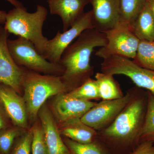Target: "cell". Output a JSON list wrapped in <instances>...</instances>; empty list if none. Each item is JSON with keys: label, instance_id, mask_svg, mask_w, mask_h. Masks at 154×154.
<instances>
[{"label": "cell", "instance_id": "obj_1", "mask_svg": "<svg viewBox=\"0 0 154 154\" xmlns=\"http://www.w3.org/2000/svg\"><path fill=\"white\" fill-rule=\"evenodd\" d=\"M107 42L103 32L95 29H88L67 48L59 63L64 70L61 79L67 91L79 87L94 74L91 54L96 48L105 46Z\"/></svg>", "mask_w": 154, "mask_h": 154}, {"label": "cell", "instance_id": "obj_2", "mask_svg": "<svg viewBox=\"0 0 154 154\" xmlns=\"http://www.w3.org/2000/svg\"><path fill=\"white\" fill-rule=\"evenodd\" d=\"M148 91L136 86L134 95L115 120L97 131V139L119 149H131L140 142L147 104Z\"/></svg>", "mask_w": 154, "mask_h": 154}, {"label": "cell", "instance_id": "obj_3", "mask_svg": "<svg viewBox=\"0 0 154 154\" xmlns=\"http://www.w3.org/2000/svg\"><path fill=\"white\" fill-rule=\"evenodd\" d=\"M47 15V9L41 5L36 6V11L33 13L28 12L23 6L15 7L7 13L4 27L9 34L12 33L32 42L43 56L49 40L42 33Z\"/></svg>", "mask_w": 154, "mask_h": 154}, {"label": "cell", "instance_id": "obj_4", "mask_svg": "<svg viewBox=\"0 0 154 154\" xmlns=\"http://www.w3.org/2000/svg\"><path fill=\"white\" fill-rule=\"evenodd\" d=\"M23 88L28 115L32 120L36 119L48 98L67 91L61 77L43 75L36 72H26Z\"/></svg>", "mask_w": 154, "mask_h": 154}, {"label": "cell", "instance_id": "obj_5", "mask_svg": "<svg viewBox=\"0 0 154 154\" xmlns=\"http://www.w3.org/2000/svg\"><path fill=\"white\" fill-rule=\"evenodd\" d=\"M8 46L11 57L19 66L49 74H63L61 65L48 60L29 40L19 36L17 39H8Z\"/></svg>", "mask_w": 154, "mask_h": 154}, {"label": "cell", "instance_id": "obj_6", "mask_svg": "<svg viewBox=\"0 0 154 154\" xmlns=\"http://www.w3.org/2000/svg\"><path fill=\"white\" fill-rule=\"evenodd\" d=\"M101 70L102 72L113 75L126 76L136 87L147 90L154 96V70L142 67L132 60L118 55L103 59Z\"/></svg>", "mask_w": 154, "mask_h": 154}, {"label": "cell", "instance_id": "obj_7", "mask_svg": "<svg viewBox=\"0 0 154 154\" xmlns=\"http://www.w3.org/2000/svg\"><path fill=\"white\" fill-rule=\"evenodd\" d=\"M104 33L107 43L96 51V56L103 59L111 55L120 56L131 60L134 58L140 40L128 26L119 22Z\"/></svg>", "mask_w": 154, "mask_h": 154}, {"label": "cell", "instance_id": "obj_8", "mask_svg": "<svg viewBox=\"0 0 154 154\" xmlns=\"http://www.w3.org/2000/svg\"><path fill=\"white\" fill-rule=\"evenodd\" d=\"M135 89L136 87L130 88L120 99L102 100L96 103L83 116L81 120L97 131L106 128L113 122L131 100Z\"/></svg>", "mask_w": 154, "mask_h": 154}, {"label": "cell", "instance_id": "obj_9", "mask_svg": "<svg viewBox=\"0 0 154 154\" xmlns=\"http://www.w3.org/2000/svg\"><path fill=\"white\" fill-rule=\"evenodd\" d=\"M90 29H95L91 10L83 13L68 30L63 33L58 31L53 38L48 40L43 56L51 62L59 63L67 48L84 31Z\"/></svg>", "mask_w": 154, "mask_h": 154}, {"label": "cell", "instance_id": "obj_10", "mask_svg": "<svg viewBox=\"0 0 154 154\" xmlns=\"http://www.w3.org/2000/svg\"><path fill=\"white\" fill-rule=\"evenodd\" d=\"M9 33L0 26V83L9 86L17 93L23 88L26 71L15 63L9 52L8 40Z\"/></svg>", "mask_w": 154, "mask_h": 154}, {"label": "cell", "instance_id": "obj_11", "mask_svg": "<svg viewBox=\"0 0 154 154\" xmlns=\"http://www.w3.org/2000/svg\"><path fill=\"white\" fill-rule=\"evenodd\" d=\"M0 101L15 126L22 129L28 127V115L24 98L11 87L0 83Z\"/></svg>", "mask_w": 154, "mask_h": 154}, {"label": "cell", "instance_id": "obj_12", "mask_svg": "<svg viewBox=\"0 0 154 154\" xmlns=\"http://www.w3.org/2000/svg\"><path fill=\"white\" fill-rule=\"evenodd\" d=\"M92 6L94 27L106 32L119 23L120 0H88Z\"/></svg>", "mask_w": 154, "mask_h": 154}, {"label": "cell", "instance_id": "obj_13", "mask_svg": "<svg viewBox=\"0 0 154 154\" xmlns=\"http://www.w3.org/2000/svg\"><path fill=\"white\" fill-rule=\"evenodd\" d=\"M97 102L69 96L67 93L57 95L53 104L54 111L61 122L73 118H81Z\"/></svg>", "mask_w": 154, "mask_h": 154}, {"label": "cell", "instance_id": "obj_14", "mask_svg": "<svg viewBox=\"0 0 154 154\" xmlns=\"http://www.w3.org/2000/svg\"><path fill=\"white\" fill-rule=\"evenodd\" d=\"M38 113L48 154H70L62 140L59 131L48 108L46 106H42Z\"/></svg>", "mask_w": 154, "mask_h": 154}, {"label": "cell", "instance_id": "obj_15", "mask_svg": "<svg viewBox=\"0 0 154 154\" xmlns=\"http://www.w3.org/2000/svg\"><path fill=\"white\" fill-rule=\"evenodd\" d=\"M51 14L62 20L63 32L68 30L83 14L88 0H47Z\"/></svg>", "mask_w": 154, "mask_h": 154}, {"label": "cell", "instance_id": "obj_16", "mask_svg": "<svg viewBox=\"0 0 154 154\" xmlns=\"http://www.w3.org/2000/svg\"><path fill=\"white\" fill-rule=\"evenodd\" d=\"M59 131L60 134L79 143H91L97 139V131L84 123L81 118L62 122Z\"/></svg>", "mask_w": 154, "mask_h": 154}, {"label": "cell", "instance_id": "obj_17", "mask_svg": "<svg viewBox=\"0 0 154 154\" xmlns=\"http://www.w3.org/2000/svg\"><path fill=\"white\" fill-rule=\"evenodd\" d=\"M130 28L140 40L154 41V16L147 2Z\"/></svg>", "mask_w": 154, "mask_h": 154}, {"label": "cell", "instance_id": "obj_18", "mask_svg": "<svg viewBox=\"0 0 154 154\" xmlns=\"http://www.w3.org/2000/svg\"><path fill=\"white\" fill-rule=\"evenodd\" d=\"M100 98L104 100L120 99L123 95L120 85L113 75L105 73L97 72L95 75Z\"/></svg>", "mask_w": 154, "mask_h": 154}, {"label": "cell", "instance_id": "obj_19", "mask_svg": "<svg viewBox=\"0 0 154 154\" xmlns=\"http://www.w3.org/2000/svg\"><path fill=\"white\" fill-rule=\"evenodd\" d=\"M147 0H120L119 22L130 27Z\"/></svg>", "mask_w": 154, "mask_h": 154}, {"label": "cell", "instance_id": "obj_20", "mask_svg": "<svg viewBox=\"0 0 154 154\" xmlns=\"http://www.w3.org/2000/svg\"><path fill=\"white\" fill-rule=\"evenodd\" d=\"M133 61L138 65L154 70V41L140 40Z\"/></svg>", "mask_w": 154, "mask_h": 154}, {"label": "cell", "instance_id": "obj_21", "mask_svg": "<svg viewBox=\"0 0 154 154\" xmlns=\"http://www.w3.org/2000/svg\"><path fill=\"white\" fill-rule=\"evenodd\" d=\"M150 141L154 143V96L148 92L147 104L140 141Z\"/></svg>", "mask_w": 154, "mask_h": 154}, {"label": "cell", "instance_id": "obj_22", "mask_svg": "<svg viewBox=\"0 0 154 154\" xmlns=\"http://www.w3.org/2000/svg\"><path fill=\"white\" fill-rule=\"evenodd\" d=\"M64 142L70 154H109L97 140L91 143L82 144L66 138Z\"/></svg>", "mask_w": 154, "mask_h": 154}, {"label": "cell", "instance_id": "obj_23", "mask_svg": "<svg viewBox=\"0 0 154 154\" xmlns=\"http://www.w3.org/2000/svg\"><path fill=\"white\" fill-rule=\"evenodd\" d=\"M67 93L72 97L88 101L101 99L96 80L91 78L79 87Z\"/></svg>", "mask_w": 154, "mask_h": 154}, {"label": "cell", "instance_id": "obj_24", "mask_svg": "<svg viewBox=\"0 0 154 154\" xmlns=\"http://www.w3.org/2000/svg\"><path fill=\"white\" fill-rule=\"evenodd\" d=\"M21 129L15 126L0 130V154H10L15 140L22 135Z\"/></svg>", "mask_w": 154, "mask_h": 154}, {"label": "cell", "instance_id": "obj_25", "mask_svg": "<svg viewBox=\"0 0 154 154\" xmlns=\"http://www.w3.org/2000/svg\"><path fill=\"white\" fill-rule=\"evenodd\" d=\"M33 133L32 131L20 136L13 146L10 154H31Z\"/></svg>", "mask_w": 154, "mask_h": 154}, {"label": "cell", "instance_id": "obj_26", "mask_svg": "<svg viewBox=\"0 0 154 154\" xmlns=\"http://www.w3.org/2000/svg\"><path fill=\"white\" fill-rule=\"evenodd\" d=\"M33 133L32 154H48L42 127L37 125L33 126L31 130Z\"/></svg>", "mask_w": 154, "mask_h": 154}, {"label": "cell", "instance_id": "obj_27", "mask_svg": "<svg viewBox=\"0 0 154 154\" xmlns=\"http://www.w3.org/2000/svg\"><path fill=\"white\" fill-rule=\"evenodd\" d=\"M154 143L150 141L141 142L131 154H154Z\"/></svg>", "mask_w": 154, "mask_h": 154}, {"label": "cell", "instance_id": "obj_28", "mask_svg": "<svg viewBox=\"0 0 154 154\" xmlns=\"http://www.w3.org/2000/svg\"><path fill=\"white\" fill-rule=\"evenodd\" d=\"M11 120L6 113L2 102L0 101V130L10 126Z\"/></svg>", "mask_w": 154, "mask_h": 154}, {"label": "cell", "instance_id": "obj_29", "mask_svg": "<svg viewBox=\"0 0 154 154\" xmlns=\"http://www.w3.org/2000/svg\"><path fill=\"white\" fill-rule=\"evenodd\" d=\"M7 14V13L5 11L0 10V25H2L5 24Z\"/></svg>", "mask_w": 154, "mask_h": 154}, {"label": "cell", "instance_id": "obj_30", "mask_svg": "<svg viewBox=\"0 0 154 154\" xmlns=\"http://www.w3.org/2000/svg\"><path fill=\"white\" fill-rule=\"evenodd\" d=\"M6 1H8L9 2L13 5L15 8L23 6L22 3L17 0H6Z\"/></svg>", "mask_w": 154, "mask_h": 154}, {"label": "cell", "instance_id": "obj_31", "mask_svg": "<svg viewBox=\"0 0 154 154\" xmlns=\"http://www.w3.org/2000/svg\"><path fill=\"white\" fill-rule=\"evenodd\" d=\"M147 2L152 11L154 16V0H147Z\"/></svg>", "mask_w": 154, "mask_h": 154}, {"label": "cell", "instance_id": "obj_32", "mask_svg": "<svg viewBox=\"0 0 154 154\" xmlns=\"http://www.w3.org/2000/svg\"><path fill=\"white\" fill-rule=\"evenodd\" d=\"M1 25H0V26H1Z\"/></svg>", "mask_w": 154, "mask_h": 154}, {"label": "cell", "instance_id": "obj_33", "mask_svg": "<svg viewBox=\"0 0 154 154\" xmlns=\"http://www.w3.org/2000/svg\"></svg>", "mask_w": 154, "mask_h": 154}]
</instances>
